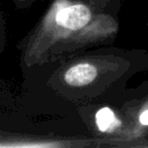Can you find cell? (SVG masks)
I'll use <instances>...</instances> for the list:
<instances>
[{"label":"cell","instance_id":"8992f818","mask_svg":"<svg viewBox=\"0 0 148 148\" xmlns=\"http://www.w3.org/2000/svg\"><path fill=\"white\" fill-rule=\"evenodd\" d=\"M17 3H20V5H24V3H28L29 1H31V0H15Z\"/></svg>","mask_w":148,"mask_h":148},{"label":"cell","instance_id":"7a4b0ae2","mask_svg":"<svg viewBox=\"0 0 148 148\" xmlns=\"http://www.w3.org/2000/svg\"><path fill=\"white\" fill-rule=\"evenodd\" d=\"M147 67L148 54L143 51L97 49L65 58L49 84L66 101L82 105L118 92L133 74Z\"/></svg>","mask_w":148,"mask_h":148},{"label":"cell","instance_id":"6da1fadb","mask_svg":"<svg viewBox=\"0 0 148 148\" xmlns=\"http://www.w3.org/2000/svg\"><path fill=\"white\" fill-rule=\"evenodd\" d=\"M118 15L96 10L86 0H52L22 46V64L40 66L95 46L110 45Z\"/></svg>","mask_w":148,"mask_h":148},{"label":"cell","instance_id":"277c9868","mask_svg":"<svg viewBox=\"0 0 148 148\" xmlns=\"http://www.w3.org/2000/svg\"><path fill=\"white\" fill-rule=\"evenodd\" d=\"M120 109L133 125L139 140L148 138V84L132 92L131 96L123 102ZM132 145L130 147H132Z\"/></svg>","mask_w":148,"mask_h":148},{"label":"cell","instance_id":"5b68a950","mask_svg":"<svg viewBox=\"0 0 148 148\" xmlns=\"http://www.w3.org/2000/svg\"><path fill=\"white\" fill-rule=\"evenodd\" d=\"M89 5H91L96 10L110 12L114 15H118L119 8L121 6L123 0H86Z\"/></svg>","mask_w":148,"mask_h":148},{"label":"cell","instance_id":"3957f363","mask_svg":"<svg viewBox=\"0 0 148 148\" xmlns=\"http://www.w3.org/2000/svg\"><path fill=\"white\" fill-rule=\"evenodd\" d=\"M83 120L105 147H130L139 136L120 106L95 102L80 105Z\"/></svg>","mask_w":148,"mask_h":148}]
</instances>
